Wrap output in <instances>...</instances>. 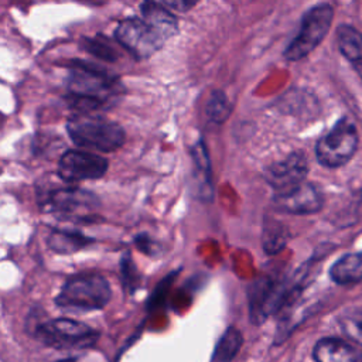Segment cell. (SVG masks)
I'll return each mask as SVG.
<instances>
[{
  "instance_id": "cell-1",
  "label": "cell",
  "mask_w": 362,
  "mask_h": 362,
  "mask_svg": "<svg viewBox=\"0 0 362 362\" xmlns=\"http://www.w3.org/2000/svg\"><path fill=\"white\" fill-rule=\"evenodd\" d=\"M68 88L71 106L83 113L110 106L122 92L117 78L82 62H76V66L72 68Z\"/></svg>"
},
{
  "instance_id": "cell-2",
  "label": "cell",
  "mask_w": 362,
  "mask_h": 362,
  "mask_svg": "<svg viewBox=\"0 0 362 362\" xmlns=\"http://www.w3.org/2000/svg\"><path fill=\"white\" fill-rule=\"evenodd\" d=\"M28 332L45 346L58 351H79L90 348L99 339V332L85 322L59 317L30 322Z\"/></svg>"
},
{
  "instance_id": "cell-3",
  "label": "cell",
  "mask_w": 362,
  "mask_h": 362,
  "mask_svg": "<svg viewBox=\"0 0 362 362\" xmlns=\"http://www.w3.org/2000/svg\"><path fill=\"white\" fill-rule=\"evenodd\" d=\"M71 140L83 148L110 153L120 148L126 134L120 124L103 116L78 112L66 122Z\"/></svg>"
},
{
  "instance_id": "cell-4",
  "label": "cell",
  "mask_w": 362,
  "mask_h": 362,
  "mask_svg": "<svg viewBox=\"0 0 362 362\" xmlns=\"http://www.w3.org/2000/svg\"><path fill=\"white\" fill-rule=\"evenodd\" d=\"M110 297V284L103 276L98 273H79L65 280L55 297V304L72 313L95 311L103 308Z\"/></svg>"
},
{
  "instance_id": "cell-5",
  "label": "cell",
  "mask_w": 362,
  "mask_h": 362,
  "mask_svg": "<svg viewBox=\"0 0 362 362\" xmlns=\"http://www.w3.org/2000/svg\"><path fill=\"white\" fill-rule=\"evenodd\" d=\"M37 198L44 212L72 219L74 222L90 219L100 205L93 192L69 184L55 188H38Z\"/></svg>"
},
{
  "instance_id": "cell-6",
  "label": "cell",
  "mask_w": 362,
  "mask_h": 362,
  "mask_svg": "<svg viewBox=\"0 0 362 362\" xmlns=\"http://www.w3.org/2000/svg\"><path fill=\"white\" fill-rule=\"evenodd\" d=\"M332 17L334 10L329 4H318L310 8L301 20L297 35L284 49V57L288 61H298L315 49L329 31Z\"/></svg>"
},
{
  "instance_id": "cell-7",
  "label": "cell",
  "mask_w": 362,
  "mask_h": 362,
  "mask_svg": "<svg viewBox=\"0 0 362 362\" xmlns=\"http://www.w3.org/2000/svg\"><path fill=\"white\" fill-rule=\"evenodd\" d=\"M358 147V132L348 119H341L315 146L320 164L334 168L346 164Z\"/></svg>"
},
{
  "instance_id": "cell-8",
  "label": "cell",
  "mask_w": 362,
  "mask_h": 362,
  "mask_svg": "<svg viewBox=\"0 0 362 362\" xmlns=\"http://www.w3.org/2000/svg\"><path fill=\"white\" fill-rule=\"evenodd\" d=\"M115 37L120 45L139 59L151 57L165 42L158 31L141 17L123 20L117 25Z\"/></svg>"
},
{
  "instance_id": "cell-9",
  "label": "cell",
  "mask_w": 362,
  "mask_h": 362,
  "mask_svg": "<svg viewBox=\"0 0 362 362\" xmlns=\"http://www.w3.org/2000/svg\"><path fill=\"white\" fill-rule=\"evenodd\" d=\"M107 160L96 153L83 150H68L59 161L57 174L65 184H75L86 180H99L107 171Z\"/></svg>"
},
{
  "instance_id": "cell-10",
  "label": "cell",
  "mask_w": 362,
  "mask_h": 362,
  "mask_svg": "<svg viewBox=\"0 0 362 362\" xmlns=\"http://www.w3.org/2000/svg\"><path fill=\"white\" fill-rule=\"evenodd\" d=\"M274 204L280 211L294 215H308L320 211L322 206V194L315 185L303 181L287 191L277 192Z\"/></svg>"
},
{
  "instance_id": "cell-11",
  "label": "cell",
  "mask_w": 362,
  "mask_h": 362,
  "mask_svg": "<svg viewBox=\"0 0 362 362\" xmlns=\"http://www.w3.org/2000/svg\"><path fill=\"white\" fill-rule=\"evenodd\" d=\"M307 171V158L303 153L297 151L270 165L264 173V178L277 192H283L303 182Z\"/></svg>"
},
{
  "instance_id": "cell-12",
  "label": "cell",
  "mask_w": 362,
  "mask_h": 362,
  "mask_svg": "<svg viewBox=\"0 0 362 362\" xmlns=\"http://www.w3.org/2000/svg\"><path fill=\"white\" fill-rule=\"evenodd\" d=\"M93 242L92 238L86 236L76 229H52L47 236L48 247L58 255H72L76 253Z\"/></svg>"
},
{
  "instance_id": "cell-13",
  "label": "cell",
  "mask_w": 362,
  "mask_h": 362,
  "mask_svg": "<svg viewBox=\"0 0 362 362\" xmlns=\"http://www.w3.org/2000/svg\"><path fill=\"white\" fill-rule=\"evenodd\" d=\"M315 362H356V351L344 339L322 338L313 351Z\"/></svg>"
},
{
  "instance_id": "cell-14",
  "label": "cell",
  "mask_w": 362,
  "mask_h": 362,
  "mask_svg": "<svg viewBox=\"0 0 362 362\" xmlns=\"http://www.w3.org/2000/svg\"><path fill=\"white\" fill-rule=\"evenodd\" d=\"M140 10L141 18L151 24L165 41L177 33L175 17L156 0H144L140 6Z\"/></svg>"
},
{
  "instance_id": "cell-15",
  "label": "cell",
  "mask_w": 362,
  "mask_h": 362,
  "mask_svg": "<svg viewBox=\"0 0 362 362\" xmlns=\"http://www.w3.org/2000/svg\"><path fill=\"white\" fill-rule=\"evenodd\" d=\"M329 276L338 284L362 281V252L349 253L337 260L329 270Z\"/></svg>"
},
{
  "instance_id": "cell-16",
  "label": "cell",
  "mask_w": 362,
  "mask_h": 362,
  "mask_svg": "<svg viewBox=\"0 0 362 362\" xmlns=\"http://www.w3.org/2000/svg\"><path fill=\"white\" fill-rule=\"evenodd\" d=\"M337 42L341 54L351 62L362 58V34L351 25H339L337 28Z\"/></svg>"
},
{
  "instance_id": "cell-17",
  "label": "cell",
  "mask_w": 362,
  "mask_h": 362,
  "mask_svg": "<svg viewBox=\"0 0 362 362\" xmlns=\"http://www.w3.org/2000/svg\"><path fill=\"white\" fill-rule=\"evenodd\" d=\"M240 344H242L240 332L235 328L228 329L223 334V337L221 338V341L215 349L212 362H229L230 359H233V356L239 351Z\"/></svg>"
},
{
  "instance_id": "cell-18",
  "label": "cell",
  "mask_w": 362,
  "mask_h": 362,
  "mask_svg": "<svg viewBox=\"0 0 362 362\" xmlns=\"http://www.w3.org/2000/svg\"><path fill=\"white\" fill-rule=\"evenodd\" d=\"M230 113V103L222 90H214L206 103V115L215 123H222Z\"/></svg>"
},
{
  "instance_id": "cell-19",
  "label": "cell",
  "mask_w": 362,
  "mask_h": 362,
  "mask_svg": "<svg viewBox=\"0 0 362 362\" xmlns=\"http://www.w3.org/2000/svg\"><path fill=\"white\" fill-rule=\"evenodd\" d=\"M86 49L96 55L98 58L106 59V61H115L116 59V51L110 47L106 38L103 37H96L92 40L86 41Z\"/></svg>"
},
{
  "instance_id": "cell-20",
  "label": "cell",
  "mask_w": 362,
  "mask_h": 362,
  "mask_svg": "<svg viewBox=\"0 0 362 362\" xmlns=\"http://www.w3.org/2000/svg\"><path fill=\"white\" fill-rule=\"evenodd\" d=\"M341 327L354 341L362 344V314H348L341 320Z\"/></svg>"
},
{
  "instance_id": "cell-21",
  "label": "cell",
  "mask_w": 362,
  "mask_h": 362,
  "mask_svg": "<svg viewBox=\"0 0 362 362\" xmlns=\"http://www.w3.org/2000/svg\"><path fill=\"white\" fill-rule=\"evenodd\" d=\"M160 1L167 7L180 13H185L191 10L198 3V0H160Z\"/></svg>"
},
{
  "instance_id": "cell-22",
  "label": "cell",
  "mask_w": 362,
  "mask_h": 362,
  "mask_svg": "<svg viewBox=\"0 0 362 362\" xmlns=\"http://www.w3.org/2000/svg\"><path fill=\"white\" fill-rule=\"evenodd\" d=\"M354 66H355V69H356V72H358V75L361 76V79H362V58L359 59V61H356V62H354L352 64Z\"/></svg>"
}]
</instances>
